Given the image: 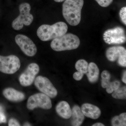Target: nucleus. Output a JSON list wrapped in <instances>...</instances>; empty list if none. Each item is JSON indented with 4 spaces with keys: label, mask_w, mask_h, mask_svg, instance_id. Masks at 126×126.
Instances as JSON below:
<instances>
[{
    "label": "nucleus",
    "mask_w": 126,
    "mask_h": 126,
    "mask_svg": "<svg viewBox=\"0 0 126 126\" xmlns=\"http://www.w3.org/2000/svg\"><path fill=\"white\" fill-rule=\"evenodd\" d=\"M83 0H65L63 5V16L70 25L76 26L81 20Z\"/></svg>",
    "instance_id": "obj_1"
},
{
    "label": "nucleus",
    "mask_w": 126,
    "mask_h": 126,
    "mask_svg": "<svg viewBox=\"0 0 126 126\" xmlns=\"http://www.w3.org/2000/svg\"><path fill=\"white\" fill-rule=\"evenodd\" d=\"M67 25L64 22L60 21L52 25H41L37 30V35L42 41L53 40L63 36L68 31Z\"/></svg>",
    "instance_id": "obj_2"
},
{
    "label": "nucleus",
    "mask_w": 126,
    "mask_h": 126,
    "mask_svg": "<svg viewBox=\"0 0 126 126\" xmlns=\"http://www.w3.org/2000/svg\"><path fill=\"white\" fill-rule=\"evenodd\" d=\"M80 44V40L77 35L69 33L53 40L50 47L54 51L60 52L76 49Z\"/></svg>",
    "instance_id": "obj_3"
},
{
    "label": "nucleus",
    "mask_w": 126,
    "mask_h": 126,
    "mask_svg": "<svg viewBox=\"0 0 126 126\" xmlns=\"http://www.w3.org/2000/svg\"><path fill=\"white\" fill-rule=\"evenodd\" d=\"M31 6L29 3L24 2L19 6L20 14L12 23V28L16 30L22 29L24 25L29 26L33 21V16L30 14Z\"/></svg>",
    "instance_id": "obj_4"
},
{
    "label": "nucleus",
    "mask_w": 126,
    "mask_h": 126,
    "mask_svg": "<svg viewBox=\"0 0 126 126\" xmlns=\"http://www.w3.org/2000/svg\"><path fill=\"white\" fill-rule=\"evenodd\" d=\"M103 38L104 42L108 44H124L126 41L125 30L120 26L107 30L104 33Z\"/></svg>",
    "instance_id": "obj_5"
},
{
    "label": "nucleus",
    "mask_w": 126,
    "mask_h": 126,
    "mask_svg": "<svg viewBox=\"0 0 126 126\" xmlns=\"http://www.w3.org/2000/svg\"><path fill=\"white\" fill-rule=\"evenodd\" d=\"M20 65L19 59L16 55H0V72L6 74H14L19 69Z\"/></svg>",
    "instance_id": "obj_6"
},
{
    "label": "nucleus",
    "mask_w": 126,
    "mask_h": 126,
    "mask_svg": "<svg viewBox=\"0 0 126 126\" xmlns=\"http://www.w3.org/2000/svg\"><path fill=\"white\" fill-rule=\"evenodd\" d=\"M27 107L30 110H33L38 107L48 110L52 108V101L49 97L46 94L43 93H38L29 97Z\"/></svg>",
    "instance_id": "obj_7"
},
{
    "label": "nucleus",
    "mask_w": 126,
    "mask_h": 126,
    "mask_svg": "<svg viewBox=\"0 0 126 126\" xmlns=\"http://www.w3.org/2000/svg\"><path fill=\"white\" fill-rule=\"evenodd\" d=\"M16 43L26 55L32 57L36 54L37 47L34 42L24 35L19 34L15 38Z\"/></svg>",
    "instance_id": "obj_8"
},
{
    "label": "nucleus",
    "mask_w": 126,
    "mask_h": 126,
    "mask_svg": "<svg viewBox=\"0 0 126 126\" xmlns=\"http://www.w3.org/2000/svg\"><path fill=\"white\" fill-rule=\"evenodd\" d=\"M106 55L109 61L115 62L117 60L119 65L126 67V50L124 47L115 46L109 47L106 50Z\"/></svg>",
    "instance_id": "obj_9"
},
{
    "label": "nucleus",
    "mask_w": 126,
    "mask_h": 126,
    "mask_svg": "<svg viewBox=\"0 0 126 126\" xmlns=\"http://www.w3.org/2000/svg\"><path fill=\"white\" fill-rule=\"evenodd\" d=\"M34 84L40 91L49 97L54 98L58 94L56 89L46 77L38 76L34 80Z\"/></svg>",
    "instance_id": "obj_10"
},
{
    "label": "nucleus",
    "mask_w": 126,
    "mask_h": 126,
    "mask_svg": "<svg viewBox=\"0 0 126 126\" xmlns=\"http://www.w3.org/2000/svg\"><path fill=\"white\" fill-rule=\"evenodd\" d=\"M39 70V67L36 63H32L29 64L19 77V80L21 85L24 87L31 86Z\"/></svg>",
    "instance_id": "obj_11"
},
{
    "label": "nucleus",
    "mask_w": 126,
    "mask_h": 126,
    "mask_svg": "<svg viewBox=\"0 0 126 126\" xmlns=\"http://www.w3.org/2000/svg\"><path fill=\"white\" fill-rule=\"evenodd\" d=\"M3 95L6 99L13 102L22 101L25 98L24 93L12 88L5 89L3 91Z\"/></svg>",
    "instance_id": "obj_12"
},
{
    "label": "nucleus",
    "mask_w": 126,
    "mask_h": 126,
    "mask_svg": "<svg viewBox=\"0 0 126 126\" xmlns=\"http://www.w3.org/2000/svg\"><path fill=\"white\" fill-rule=\"evenodd\" d=\"M81 109L84 116L92 119H98L101 115V111L99 108L91 104H84Z\"/></svg>",
    "instance_id": "obj_13"
},
{
    "label": "nucleus",
    "mask_w": 126,
    "mask_h": 126,
    "mask_svg": "<svg viewBox=\"0 0 126 126\" xmlns=\"http://www.w3.org/2000/svg\"><path fill=\"white\" fill-rule=\"evenodd\" d=\"M56 111L58 115L64 119H69L71 117L72 110L67 102L62 101L59 102L56 106Z\"/></svg>",
    "instance_id": "obj_14"
},
{
    "label": "nucleus",
    "mask_w": 126,
    "mask_h": 126,
    "mask_svg": "<svg viewBox=\"0 0 126 126\" xmlns=\"http://www.w3.org/2000/svg\"><path fill=\"white\" fill-rule=\"evenodd\" d=\"M71 117L72 118L71 124L74 126H81L85 118L81 108L77 105H75L73 108Z\"/></svg>",
    "instance_id": "obj_15"
},
{
    "label": "nucleus",
    "mask_w": 126,
    "mask_h": 126,
    "mask_svg": "<svg viewBox=\"0 0 126 126\" xmlns=\"http://www.w3.org/2000/svg\"><path fill=\"white\" fill-rule=\"evenodd\" d=\"M99 74V69L96 64L92 62L89 63L86 74L89 82L92 83L96 82L98 80Z\"/></svg>",
    "instance_id": "obj_16"
},
{
    "label": "nucleus",
    "mask_w": 126,
    "mask_h": 126,
    "mask_svg": "<svg viewBox=\"0 0 126 126\" xmlns=\"http://www.w3.org/2000/svg\"><path fill=\"white\" fill-rule=\"evenodd\" d=\"M101 76L102 87L104 88H106V91L108 93H112L114 91L112 88L113 82H110L111 75L110 73L107 70H104L102 72Z\"/></svg>",
    "instance_id": "obj_17"
},
{
    "label": "nucleus",
    "mask_w": 126,
    "mask_h": 126,
    "mask_svg": "<svg viewBox=\"0 0 126 126\" xmlns=\"http://www.w3.org/2000/svg\"><path fill=\"white\" fill-rule=\"evenodd\" d=\"M112 126H126V113H123L119 116H116L111 120Z\"/></svg>",
    "instance_id": "obj_18"
},
{
    "label": "nucleus",
    "mask_w": 126,
    "mask_h": 126,
    "mask_svg": "<svg viewBox=\"0 0 126 126\" xmlns=\"http://www.w3.org/2000/svg\"><path fill=\"white\" fill-rule=\"evenodd\" d=\"M88 63L83 59L79 60L75 64V67L78 72L84 74L87 72Z\"/></svg>",
    "instance_id": "obj_19"
},
{
    "label": "nucleus",
    "mask_w": 126,
    "mask_h": 126,
    "mask_svg": "<svg viewBox=\"0 0 126 126\" xmlns=\"http://www.w3.org/2000/svg\"><path fill=\"white\" fill-rule=\"evenodd\" d=\"M112 96L114 98L117 99H126V86L119 88L115 90L112 94Z\"/></svg>",
    "instance_id": "obj_20"
},
{
    "label": "nucleus",
    "mask_w": 126,
    "mask_h": 126,
    "mask_svg": "<svg viewBox=\"0 0 126 126\" xmlns=\"http://www.w3.org/2000/svg\"><path fill=\"white\" fill-rule=\"evenodd\" d=\"M119 16L123 24L126 25V7H123L121 8L119 12Z\"/></svg>",
    "instance_id": "obj_21"
},
{
    "label": "nucleus",
    "mask_w": 126,
    "mask_h": 126,
    "mask_svg": "<svg viewBox=\"0 0 126 126\" xmlns=\"http://www.w3.org/2000/svg\"><path fill=\"white\" fill-rule=\"evenodd\" d=\"M98 4L102 7H107L112 3L113 0H95Z\"/></svg>",
    "instance_id": "obj_22"
},
{
    "label": "nucleus",
    "mask_w": 126,
    "mask_h": 126,
    "mask_svg": "<svg viewBox=\"0 0 126 126\" xmlns=\"http://www.w3.org/2000/svg\"><path fill=\"white\" fill-rule=\"evenodd\" d=\"M9 126H19L20 125L17 120L14 118H11L10 119L9 122Z\"/></svg>",
    "instance_id": "obj_23"
},
{
    "label": "nucleus",
    "mask_w": 126,
    "mask_h": 126,
    "mask_svg": "<svg viewBox=\"0 0 126 126\" xmlns=\"http://www.w3.org/2000/svg\"><path fill=\"white\" fill-rule=\"evenodd\" d=\"M84 75L79 72H75L73 74V78L77 81H80L83 78Z\"/></svg>",
    "instance_id": "obj_24"
},
{
    "label": "nucleus",
    "mask_w": 126,
    "mask_h": 126,
    "mask_svg": "<svg viewBox=\"0 0 126 126\" xmlns=\"http://www.w3.org/2000/svg\"><path fill=\"white\" fill-rule=\"evenodd\" d=\"M6 118L5 115L2 112H0V124L6 123Z\"/></svg>",
    "instance_id": "obj_25"
},
{
    "label": "nucleus",
    "mask_w": 126,
    "mask_h": 126,
    "mask_svg": "<svg viewBox=\"0 0 126 126\" xmlns=\"http://www.w3.org/2000/svg\"><path fill=\"white\" fill-rule=\"evenodd\" d=\"M123 82L125 83H126V71H124L123 76L122 79Z\"/></svg>",
    "instance_id": "obj_26"
},
{
    "label": "nucleus",
    "mask_w": 126,
    "mask_h": 126,
    "mask_svg": "<svg viewBox=\"0 0 126 126\" xmlns=\"http://www.w3.org/2000/svg\"><path fill=\"white\" fill-rule=\"evenodd\" d=\"M93 126H104V125L102 123H95L92 125Z\"/></svg>",
    "instance_id": "obj_27"
},
{
    "label": "nucleus",
    "mask_w": 126,
    "mask_h": 126,
    "mask_svg": "<svg viewBox=\"0 0 126 126\" xmlns=\"http://www.w3.org/2000/svg\"><path fill=\"white\" fill-rule=\"evenodd\" d=\"M54 0L56 2H63V1H65V0Z\"/></svg>",
    "instance_id": "obj_28"
},
{
    "label": "nucleus",
    "mask_w": 126,
    "mask_h": 126,
    "mask_svg": "<svg viewBox=\"0 0 126 126\" xmlns=\"http://www.w3.org/2000/svg\"><path fill=\"white\" fill-rule=\"evenodd\" d=\"M3 110V107L1 105H0V112H2Z\"/></svg>",
    "instance_id": "obj_29"
},
{
    "label": "nucleus",
    "mask_w": 126,
    "mask_h": 126,
    "mask_svg": "<svg viewBox=\"0 0 126 126\" xmlns=\"http://www.w3.org/2000/svg\"><path fill=\"white\" fill-rule=\"evenodd\" d=\"M31 125H30V124H29V123H25V124H24V126H31Z\"/></svg>",
    "instance_id": "obj_30"
}]
</instances>
